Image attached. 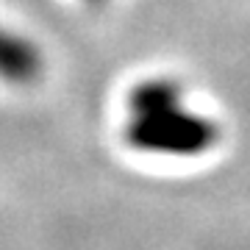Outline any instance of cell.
Segmentation results:
<instances>
[{"mask_svg": "<svg viewBox=\"0 0 250 250\" xmlns=\"http://www.w3.org/2000/svg\"><path fill=\"white\" fill-rule=\"evenodd\" d=\"M128 139L139 150L192 156L214 142V125L181 108V92L170 81H147L131 95Z\"/></svg>", "mask_w": 250, "mask_h": 250, "instance_id": "6da1fadb", "label": "cell"}, {"mask_svg": "<svg viewBox=\"0 0 250 250\" xmlns=\"http://www.w3.org/2000/svg\"><path fill=\"white\" fill-rule=\"evenodd\" d=\"M42 72V56L20 34L0 25V78L9 83H31Z\"/></svg>", "mask_w": 250, "mask_h": 250, "instance_id": "7a4b0ae2", "label": "cell"}]
</instances>
